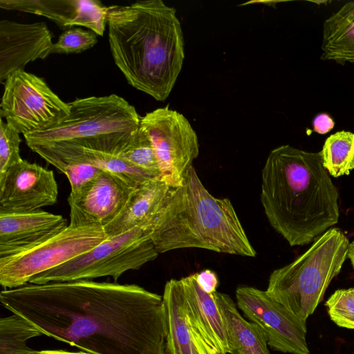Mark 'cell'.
Returning <instances> with one entry per match:
<instances>
[{
  "mask_svg": "<svg viewBox=\"0 0 354 354\" xmlns=\"http://www.w3.org/2000/svg\"><path fill=\"white\" fill-rule=\"evenodd\" d=\"M3 307L41 335L91 354H165L162 296L136 284L76 280L0 293Z\"/></svg>",
  "mask_w": 354,
  "mask_h": 354,
  "instance_id": "6da1fadb",
  "label": "cell"
},
{
  "mask_svg": "<svg viewBox=\"0 0 354 354\" xmlns=\"http://www.w3.org/2000/svg\"><path fill=\"white\" fill-rule=\"evenodd\" d=\"M260 199L270 225L290 246L311 243L339 221V192L320 152L289 145L272 149L262 169Z\"/></svg>",
  "mask_w": 354,
  "mask_h": 354,
  "instance_id": "7a4b0ae2",
  "label": "cell"
},
{
  "mask_svg": "<svg viewBox=\"0 0 354 354\" xmlns=\"http://www.w3.org/2000/svg\"><path fill=\"white\" fill-rule=\"evenodd\" d=\"M111 53L131 86L163 102L182 70L185 42L174 8L162 0L108 7Z\"/></svg>",
  "mask_w": 354,
  "mask_h": 354,
  "instance_id": "3957f363",
  "label": "cell"
},
{
  "mask_svg": "<svg viewBox=\"0 0 354 354\" xmlns=\"http://www.w3.org/2000/svg\"><path fill=\"white\" fill-rule=\"evenodd\" d=\"M151 239L158 254L201 248L243 257L257 254L230 200L212 196L193 166L182 185L170 188L153 221Z\"/></svg>",
  "mask_w": 354,
  "mask_h": 354,
  "instance_id": "277c9868",
  "label": "cell"
},
{
  "mask_svg": "<svg viewBox=\"0 0 354 354\" xmlns=\"http://www.w3.org/2000/svg\"><path fill=\"white\" fill-rule=\"evenodd\" d=\"M53 125L24 135L42 158L79 149L118 155L140 127L135 107L115 94L77 98Z\"/></svg>",
  "mask_w": 354,
  "mask_h": 354,
  "instance_id": "5b68a950",
  "label": "cell"
},
{
  "mask_svg": "<svg viewBox=\"0 0 354 354\" xmlns=\"http://www.w3.org/2000/svg\"><path fill=\"white\" fill-rule=\"evenodd\" d=\"M350 241L330 228L292 262L272 272L266 292L290 312L306 322L322 301L332 280L348 258Z\"/></svg>",
  "mask_w": 354,
  "mask_h": 354,
  "instance_id": "8992f818",
  "label": "cell"
},
{
  "mask_svg": "<svg viewBox=\"0 0 354 354\" xmlns=\"http://www.w3.org/2000/svg\"><path fill=\"white\" fill-rule=\"evenodd\" d=\"M153 221L107 237L89 251L36 275L28 283L91 280L102 277H111L117 281L127 271L138 270L158 257L151 239Z\"/></svg>",
  "mask_w": 354,
  "mask_h": 354,
  "instance_id": "52a82bcc",
  "label": "cell"
},
{
  "mask_svg": "<svg viewBox=\"0 0 354 354\" xmlns=\"http://www.w3.org/2000/svg\"><path fill=\"white\" fill-rule=\"evenodd\" d=\"M107 238L102 226L73 227L17 254L0 258V284L12 289L95 248Z\"/></svg>",
  "mask_w": 354,
  "mask_h": 354,
  "instance_id": "ba28073f",
  "label": "cell"
},
{
  "mask_svg": "<svg viewBox=\"0 0 354 354\" xmlns=\"http://www.w3.org/2000/svg\"><path fill=\"white\" fill-rule=\"evenodd\" d=\"M3 86L1 118L23 135L53 125L71 112L70 104L62 101L43 78L24 70L10 75Z\"/></svg>",
  "mask_w": 354,
  "mask_h": 354,
  "instance_id": "9c48e42d",
  "label": "cell"
},
{
  "mask_svg": "<svg viewBox=\"0 0 354 354\" xmlns=\"http://www.w3.org/2000/svg\"><path fill=\"white\" fill-rule=\"evenodd\" d=\"M140 127L151 141L162 180L170 187L182 185L199 153L198 137L188 120L166 106L141 117Z\"/></svg>",
  "mask_w": 354,
  "mask_h": 354,
  "instance_id": "30bf717a",
  "label": "cell"
},
{
  "mask_svg": "<svg viewBox=\"0 0 354 354\" xmlns=\"http://www.w3.org/2000/svg\"><path fill=\"white\" fill-rule=\"evenodd\" d=\"M236 306L263 330L268 346L272 350L290 354H310L304 322L267 292L250 286L236 290Z\"/></svg>",
  "mask_w": 354,
  "mask_h": 354,
  "instance_id": "8fae6325",
  "label": "cell"
},
{
  "mask_svg": "<svg viewBox=\"0 0 354 354\" xmlns=\"http://www.w3.org/2000/svg\"><path fill=\"white\" fill-rule=\"evenodd\" d=\"M57 183L52 170L21 160L0 176V212L23 213L56 203Z\"/></svg>",
  "mask_w": 354,
  "mask_h": 354,
  "instance_id": "7c38bea8",
  "label": "cell"
},
{
  "mask_svg": "<svg viewBox=\"0 0 354 354\" xmlns=\"http://www.w3.org/2000/svg\"><path fill=\"white\" fill-rule=\"evenodd\" d=\"M134 188L120 177L102 171L79 194H69V225L105 227L120 213Z\"/></svg>",
  "mask_w": 354,
  "mask_h": 354,
  "instance_id": "4fadbf2b",
  "label": "cell"
},
{
  "mask_svg": "<svg viewBox=\"0 0 354 354\" xmlns=\"http://www.w3.org/2000/svg\"><path fill=\"white\" fill-rule=\"evenodd\" d=\"M52 33L44 22L0 21V81L37 59L52 54Z\"/></svg>",
  "mask_w": 354,
  "mask_h": 354,
  "instance_id": "5bb4252c",
  "label": "cell"
},
{
  "mask_svg": "<svg viewBox=\"0 0 354 354\" xmlns=\"http://www.w3.org/2000/svg\"><path fill=\"white\" fill-rule=\"evenodd\" d=\"M1 8L44 16L61 29L87 28L102 36L108 7L96 0H1Z\"/></svg>",
  "mask_w": 354,
  "mask_h": 354,
  "instance_id": "9a60e30c",
  "label": "cell"
},
{
  "mask_svg": "<svg viewBox=\"0 0 354 354\" xmlns=\"http://www.w3.org/2000/svg\"><path fill=\"white\" fill-rule=\"evenodd\" d=\"M67 226V221L62 215L41 209L23 213L0 212V258L37 245Z\"/></svg>",
  "mask_w": 354,
  "mask_h": 354,
  "instance_id": "2e32d148",
  "label": "cell"
},
{
  "mask_svg": "<svg viewBox=\"0 0 354 354\" xmlns=\"http://www.w3.org/2000/svg\"><path fill=\"white\" fill-rule=\"evenodd\" d=\"M189 324L202 332L222 354H231L227 330L214 293L205 292L196 274L180 279Z\"/></svg>",
  "mask_w": 354,
  "mask_h": 354,
  "instance_id": "e0dca14e",
  "label": "cell"
},
{
  "mask_svg": "<svg viewBox=\"0 0 354 354\" xmlns=\"http://www.w3.org/2000/svg\"><path fill=\"white\" fill-rule=\"evenodd\" d=\"M170 188L160 177L139 184L120 213L104 227L107 237L119 235L153 221Z\"/></svg>",
  "mask_w": 354,
  "mask_h": 354,
  "instance_id": "ac0fdd59",
  "label": "cell"
},
{
  "mask_svg": "<svg viewBox=\"0 0 354 354\" xmlns=\"http://www.w3.org/2000/svg\"><path fill=\"white\" fill-rule=\"evenodd\" d=\"M162 299L167 316L165 354H199L187 317L180 279L166 283Z\"/></svg>",
  "mask_w": 354,
  "mask_h": 354,
  "instance_id": "d6986e66",
  "label": "cell"
},
{
  "mask_svg": "<svg viewBox=\"0 0 354 354\" xmlns=\"http://www.w3.org/2000/svg\"><path fill=\"white\" fill-rule=\"evenodd\" d=\"M214 295L227 330L231 354H270L262 329L243 318L228 295L216 291Z\"/></svg>",
  "mask_w": 354,
  "mask_h": 354,
  "instance_id": "ffe728a7",
  "label": "cell"
},
{
  "mask_svg": "<svg viewBox=\"0 0 354 354\" xmlns=\"http://www.w3.org/2000/svg\"><path fill=\"white\" fill-rule=\"evenodd\" d=\"M323 60L354 62V1L347 2L324 23Z\"/></svg>",
  "mask_w": 354,
  "mask_h": 354,
  "instance_id": "44dd1931",
  "label": "cell"
},
{
  "mask_svg": "<svg viewBox=\"0 0 354 354\" xmlns=\"http://www.w3.org/2000/svg\"><path fill=\"white\" fill-rule=\"evenodd\" d=\"M43 159L52 165L58 162L88 164L120 177L133 187L153 178L116 155L88 149H75Z\"/></svg>",
  "mask_w": 354,
  "mask_h": 354,
  "instance_id": "7402d4cb",
  "label": "cell"
},
{
  "mask_svg": "<svg viewBox=\"0 0 354 354\" xmlns=\"http://www.w3.org/2000/svg\"><path fill=\"white\" fill-rule=\"evenodd\" d=\"M320 153L330 176L337 178L348 175L354 169V133L341 131L330 135Z\"/></svg>",
  "mask_w": 354,
  "mask_h": 354,
  "instance_id": "603a6c76",
  "label": "cell"
},
{
  "mask_svg": "<svg viewBox=\"0 0 354 354\" xmlns=\"http://www.w3.org/2000/svg\"><path fill=\"white\" fill-rule=\"evenodd\" d=\"M41 333L24 318L13 314L0 320V354H24L32 349L28 339Z\"/></svg>",
  "mask_w": 354,
  "mask_h": 354,
  "instance_id": "cb8c5ba5",
  "label": "cell"
},
{
  "mask_svg": "<svg viewBox=\"0 0 354 354\" xmlns=\"http://www.w3.org/2000/svg\"><path fill=\"white\" fill-rule=\"evenodd\" d=\"M117 156L153 178L160 177L152 145L141 127Z\"/></svg>",
  "mask_w": 354,
  "mask_h": 354,
  "instance_id": "d4e9b609",
  "label": "cell"
},
{
  "mask_svg": "<svg viewBox=\"0 0 354 354\" xmlns=\"http://www.w3.org/2000/svg\"><path fill=\"white\" fill-rule=\"evenodd\" d=\"M325 306L330 319L337 326L354 329V287L335 290Z\"/></svg>",
  "mask_w": 354,
  "mask_h": 354,
  "instance_id": "484cf974",
  "label": "cell"
},
{
  "mask_svg": "<svg viewBox=\"0 0 354 354\" xmlns=\"http://www.w3.org/2000/svg\"><path fill=\"white\" fill-rule=\"evenodd\" d=\"M97 35L90 30L73 27L65 30L53 44L52 53H79L91 48L97 41Z\"/></svg>",
  "mask_w": 354,
  "mask_h": 354,
  "instance_id": "4316f807",
  "label": "cell"
},
{
  "mask_svg": "<svg viewBox=\"0 0 354 354\" xmlns=\"http://www.w3.org/2000/svg\"><path fill=\"white\" fill-rule=\"evenodd\" d=\"M0 176L12 165L20 162L22 158L19 153L21 140L19 133L12 126L0 121Z\"/></svg>",
  "mask_w": 354,
  "mask_h": 354,
  "instance_id": "83f0119b",
  "label": "cell"
},
{
  "mask_svg": "<svg viewBox=\"0 0 354 354\" xmlns=\"http://www.w3.org/2000/svg\"><path fill=\"white\" fill-rule=\"evenodd\" d=\"M53 165L66 176L71 185L70 195L79 194L102 171L85 163L58 162Z\"/></svg>",
  "mask_w": 354,
  "mask_h": 354,
  "instance_id": "f1b7e54d",
  "label": "cell"
},
{
  "mask_svg": "<svg viewBox=\"0 0 354 354\" xmlns=\"http://www.w3.org/2000/svg\"><path fill=\"white\" fill-rule=\"evenodd\" d=\"M195 274L198 283L205 292L209 294L216 292L218 280L213 271L205 270Z\"/></svg>",
  "mask_w": 354,
  "mask_h": 354,
  "instance_id": "f546056e",
  "label": "cell"
},
{
  "mask_svg": "<svg viewBox=\"0 0 354 354\" xmlns=\"http://www.w3.org/2000/svg\"><path fill=\"white\" fill-rule=\"evenodd\" d=\"M334 127V122L330 116L325 113L317 115L313 120V129L317 133L325 134Z\"/></svg>",
  "mask_w": 354,
  "mask_h": 354,
  "instance_id": "4dcf8cb0",
  "label": "cell"
},
{
  "mask_svg": "<svg viewBox=\"0 0 354 354\" xmlns=\"http://www.w3.org/2000/svg\"><path fill=\"white\" fill-rule=\"evenodd\" d=\"M36 354H91L88 353H86L84 351H79V352H68L62 350H47V351H37Z\"/></svg>",
  "mask_w": 354,
  "mask_h": 354,
  "instance_id": "1f68e13d",
  "label": "cell"
},
{
  "mask_svg": "<svg viewBox=\"0 0 354 354\" xmlns=\"http://www.w3.org/2000/svg\"><path fill=\"white\" fill-rule=\"evenodd\" d=\"M348 258L349 259L352 267L354 269V241L350 243Z\"/></svg>",
  "mask_w": 354,
  "mask_h": 354,
  "instance_id": "d6a6232c",
  "label": "cell"
},
{
  "mask_svg": "<svg viewBox=\"0 0 354 354\" xmlns=\"http://www.w3.org/2000/svg\"><path fill=\"white\" fill-rule=\"evenodd\" d=\"M37 353V351H34L33 349H32L31 351H30L28 353H26L24 354H36Z\"/></svg>",
  "mask_w": 354,
  "mask_h": 354,
  "instance_id": "836d02e7",
  "label": "cell"
}]
</instances>
